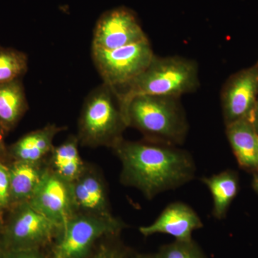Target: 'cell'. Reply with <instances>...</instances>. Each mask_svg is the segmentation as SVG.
Instances as JSON below:
<instances>
[{
	"label": "cell",
	"instance_id": "obj_1",
	"mask_svg": "<svg viewBox=\"0 0 258 258\" xmlns=\"http://www.w3.org/2000/svg\"><path fill=\"white\" fill-rule=\"evenodd\" d=\"M112 149L121 164L120 182L148 200L183 186L196 174L191 154L176 147L123 139Z\"/></svg>",
	"mask_w": 258,
	"mask_h": 258
},
{
	"label": "cell",
	"instance_id": "obj_2",
	"mask_svg": "<svg viewBox=\"0 0 258 258\" xmlns=\"http://www.w3.org/2000/svg\"><path fill=\"white\" fill-rule=\"evenodd\" d=\"M199 84L198 66L195 61L179 56L161 57L154 55L142 74L128 86L114 93L127 123V109L131 101L135 97L163 96L179 98L185 93L195 91Z\"/></svg>",
	"mask_w": 258,
	"mask_h": 258
},
{
	"label": "cell",
	"instance_id": "obj_3",
	"mask_svg": "<svg viewBox=\"0 0 258 258\" xmlns=\"http://www.w3.org/2000/svg\"><path fill=\"white\" fill-rule=\"evenodd\" d=\"M128 126L138 129L147 142L176 147L184 142L189 125L177 97L139 96L129 103Z\"/></svg>",
	"mask_w": 258,
	"mask_h": 258
},
{
	"label": "cell",
	"instance_id": "obj_4",
	"mask_svg": "<svg viewBox=\"0 0 258 258\" xmlns=\"http://www.w3.org/2000/svg\"><path fill=\"white\" fill-rule=\"evenodd\" d=\"M127 127L114 92L103 83L85 100L77 137L79 144L84 147L113 149L123 139V133Z\"/></svg>",
	"mask_w": 258,
	"mask_h": 258
},
{
	"label": "cell",
	"instance_id": "obj_5",
	"mask_svg": "<svg viewBox=\"0 0 258 258\" xmlns=\"http://www.w3.org/2000/svg\"><path fill=\"white\" fill-rule=\"evenodd\" d=\"M124 222L114 216L76 213L61 229L53 258H87L97 240L118 235Z\"/></svg>",
	"mask_w": 258,
	"mask_h": 258
},
{
	"label": "cell",
	"instance_id": "obj_6",
	"mask_svg": "<svg viewBox=\"0 0 258 258\" xmlns=\"http://www.w3.org/2000/svg\"><path fill=\"white\" fill-rule=\"evenodd\" d=\"M91 52L103 83L113 92L123 89L142 74L154 56L148 38L113 50L92 47Z\"/></svg>",
	"mask_w": 258,
	"mask_h": 258
},
{
	"label": "cell",
	"instance_id": "obj_7",
	"mask_svg": "<svg viewBox=\"0 0 258 258\" xmlns=\"http://www.w3.org/2000/svg\"><path fill=\"white\" fill-rule=\"evenodd\" d=\"M6 212L0 235V244L4 250L40 249L60 232L58 226L28 203L11 207Z\"/></svg>",
	"mask_w": 258,
	"mask_h": 258
},
{
	"label": "cell",
	"instance_id": "obj_8",
	"mask_svg": "<svg viewBox=\"0 0 258 258\" xmlns=\"http://www.w3.org/2000/svg\"><path fill=\"white\" fill-rule=\"evenodd\" d=\"M147 38L134 12L121 7L108 10L98 19L92 47L113 50Z\"/></svg>",
	"mask_w": 258,
	"mask_h": 258
},
{
	"label": "cell",
	"instance_id": "obj_9",
	"mask_svg": "<svg viewBox=\"0 0 258 258\" xmlns=\"http://www.w3.org/2000/svg\"><path fill=\"white\" fill-rule=\"evenodd\" d=\"M257 98L258 63L234 75L222 90L225 125L240 120H252Z\"/></svg>",
	"mask_w": 258,
	"mask_h": 258
},
{
	"label": "cell",
	"instance_id": "obj_10",
	"mask_svg": "<svg viewBox=\"0 0 258 258\" xmlns=\"http://www.w3.org/2000/svg\"><path fill=\"white\" fill-rule=\"evenodd\" d=\"M28 203L60 229L76 213L71 184L49 167Z\"/></svg>",
	"mask_w": 258,
	"mask_h": 258
},
{
	"label": "cell",
	"instance_id": "obj_11",
	"mask_svg": "<svg viewBox=\"0 0 258 258\" xmlns=\"http://www.w3.org/2000/svg\"><path fill=\"white\" fill-rule=\"evenodd\" d=\"M70 184L76 213L113 216L106 182L94 167L86 166L79 177Z\"/></svg>",
	"mask_w": 258,
	"mask_h": 258
},
{
	"label": "cell",
	"instance_id": "obj_12",
	"mask_svg": "<svg viewBox=\"0 0 258 258\" xmlns=\"http://www.w3.org/2000/svg\"><path fill=\"white\" fill-rule=\"evenodd\" d=\"M203 227V222L196 212L186 204L171 203L151 225L142 226L139 232L148 237L162 233L172 236L177 241L192 240L194 231Z\"/></svg>",
	"mask_w": 258,
	"mask_h": 258
},
{
	"label": "cell",
	"instance_id": "obj_13",
	"mask_svg": "<svg viewBox=\"0 0 258 258\" xmlns=\"http://www.w3.org/2000/svg\"><path fill=\"white\" fill-rule=\"evenodd\" d=\"M66 129V126L49 123L41 128L25 134L8 147V160L32 164L45 162L53 149L54 139Z\"/></svg>",
	"mask_w": 258,
	"mask_h": 258
},
{
	"label": "cell",
	"instance_id": "obj_14",
	"mask_svg": "<svg viewBox=\"0 0 258 258\" xmlns=\"http://www.w3.org/2000/svg\"><path fill=\"white\" fill-rule=\"evenodd\" d=\"M7 163L10 172V208L29 203L48 169L47 161L40 164L19 161Z\"/></svg>",
	"mask_w": 258,
	"mask_h": 258
},
{
	"label": "cell",
	"instance_id": "obj_15",
	"mask_svg": "<svg viewBox=\"0 0 258 258\" xmlns=\"http://www.w3.org/2000/svg\"><path fill=\"white\" fill-rule=\"evenodd\" d=\"M227 139L241 167L258 171V134L251 120L226 125Z\"/></svg>",
	"mask_w": 258,
	"mask_h": 258
},
{
	"label": "cell",
	"instance_id": "obj_16",
	"mask_svg": "<svg viewBox=\"0 0 258 258\" xmlns=\"http://www.w3.org/2000/svg\"><path fill=\"white\" fill-rule=\"evenodd\" d=\"M79 145L77 136H70L63 143L54 146L47 161L49 169L69 183L77 179L87 166L80 154Z\"/></svg>",
	"mask_w": 258,
	"mask_h": 258
},
{
	"label": "cell",
	"instance_id": "obj_17",
	"mask_svg": "<svg viewBox=\"0 0 258 258\" xmlns=\"http://www.w3.org/2000/svg\"><path fill=\"white\" fill-rule=\"evenodd\" d=\"M21 79L0 86V126L5 133L11 132L28 110V103Z\"/></svg>",
	"mask_w": 258,
	"mask_h": 258
},
{
	"label": "cell",
	"instance_id": "obj_18",
	"mask_svg": "<svg viewBox=\"0 0 258 258\" xmlns=\"http://www.w3.org/2000/svg\"><path fill=\"white\" fill-rule=\"evenodd\" d=\"M208 186L213 200L212 215L217 219L225 218L228 209L239 189L238 176L235 171L227 170L202 179Z\"/></svg>",
	"mask_w": 258,
	"mask_h": 258
},
{
	"label": "cell",
	"instance_id": "obj_19",
	"mask_svg": "<svg viewBox=\"0 0 258 258\" xmlns=\"http://www.w3.org/2000/svg\"><path fill=\"white\" fill-rule=\"evenodd\" d=\"M28 69V56L11 47H0V86L21 79Z\"/></svg>",
	"mask_w": 258,
	"mask_h": 258
},
{
	"label": "cell",
	"instance_id": "obj_20",
	"mask_svg": "<svg viewBox=\"0 0 258 258\" xmlns=\"http://www.w3.org/2000/svg\"><path fill=\"white\" fill-rule=\"evenodd\" d=\"M157 254L159 258H207L193 240H175L161 247Z\"/></svg>",
	"mask_w": 258,
	"mask_h": 258
},
{
	"label": "cell",
	"instance_id": "obj_21",
	"mask_svg": "<svg viewBox=\"0 0 258 258\" xmlns=\"http://www.w3.org/2000/svg\"><path fill=\"white\" fill-rule=\"evenodd\" d=\"M9 168L6 161L0 160V209L6 212L10 205Z\"/></svg>",
	"mask_w": 258,
	"mask_h": 258
},
{
	"label": "cell",
	"instance_id": "obj_22",
	"mask_svg": "<svg viewBox=\"0 0 258 258\" xmlns=\"http://www.w3.org/2000/svg\"><path fill=\"white\" fill-rule=\"evenodd\" d=\"M127 252L123 247L115 243L102 244L94 254L87 258H125Z\"/></svg>",
	"mask_w": 258,
	"mask_h": 258
},
{
	"label": "cell",
	"instance_id": "obj_23",
	"mask_svg": "<svg viewBox=\"0 0 258 258\" xmlns=\"http://www.w3.org/2000/svg\"><path fill=\"white\" fill-rule=\"evenodd\" d=\"M4 250V249H3ZM3 258H45L39 249L4 250Z\"/></svg>",
	"mask_w": 258,
	"mask_h": 258
},
{
	"label": "cell",
	"instance_id": "obj_24",
	"mask_svg": "<svg viewBox=\"0 0 258 258\" xmlns=\"http://www.w3.org/2000/svg\"><path fill=\"white\" fill-rule=\"evenodd\" d=\"M5 133L0 126V160H8V147L5 145L4 137Z\"/></svg>",
	"mask_w": 258,
	"mask_h": 258
},
{
	"label": "cell",
	"instance_id": "obj_25",
	"mask_svg": "<svg viewBox=\"0 0 258 258\" xmlns=\"http://www.w3.org/2000/svg\"><path fill=\"white\" fill-rule=\"evenodd\" d=\"M252 121V123H253L254 128H255L256 132H257V133L258 134V98L257 102H256L255 107H254Z\"/></svg>",
	"mask_w": 258,
	"mask_h": 258
},
{
	"label": "cell",
	"instance_id": "obj_26",
	"mask_svg": "<svg viewBox=\"0 0 258 258\" xmlns=\"http://www.w3.org/2000/svg\"><path fill=\"white\" fill-rule=\"evenodd\" d=\"M5 212L0 209V235H1L2 230H3V225L5 222Z\"/></svg>",
	"mask_w": 258,
	"mask_h": 258
},
{
	"label": "cell",
	"instance_id": "obj_27",
	"mask_svg": "<svg viewBox=\"0 0 258 258\" xmlns=\"http://www.w3.org/2000/svg\"><path fill=\"white\" fill-rule=\"evenodd\" d=\"M126 258V257H125ZM131 258H159L158 257L157 254H138V255L134 256L133 257Z\"/></svg>",
	"mask_w": 258,
	"mask_h": 258
},
{
	"label": "cell",
	"instance_id": "obj_28",
	"mask_svg": "<svg viewBox=\"0 0 258 258\" xmlns=\"http://www.w3.org/2000/svg\"><path fill=\"white\" fill-rule=\"evenodd\" d=\"M253 188L258 193V174L254 176L253 180Z\"/></svg>",
	"mask_w": 258,
	"mask_h": 258
},
{
	"label": "cell",
	"instance_id": "obj_29",
	"mask_svg": "<svg viewBox=\"0 0 258 258\" xmlns=\"http://www.w3.org/2000/svg\"><path fill=\"white\" fill-rule=\"evenodd\" d=\"M3 247H1V244H0V258H3Z\"/></svg>",
	"mask_w": 258,
	"mask_h": 258
}]
</instances>
